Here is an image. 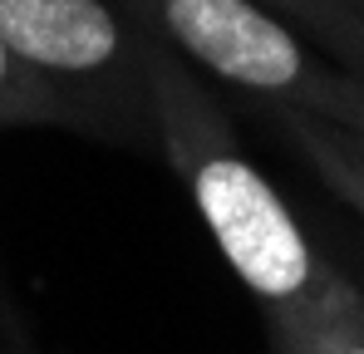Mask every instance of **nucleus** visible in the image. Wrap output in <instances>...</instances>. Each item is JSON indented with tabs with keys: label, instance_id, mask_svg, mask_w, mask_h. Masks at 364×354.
Segmentation results:
<instances>
[{
	"label": "nucleus",
	"instance_id": "obj_2",
	"mask_svg": "<svg viewBox=\"0 0 364 354\" xmlns=\"http://www.w3.org/2000/svg\"><path fill=\"white\" fill-rule=\"evenodd\" d=\"M0 35L55 104L60 128L163 158L148 25L119 0H0Z\"/></svg>",
	"mask_w": 364,
	"mask_h": 354
},
{
	"label": "nucleus",
	"instance_id": "obj_8",
	"mask_svg": "<svg viewBox=\"0 0 364 354\" xmlns=\"http://www.w3.org/2000/svg\"><path fill=\"white\" fill-rule=\"evenodd\" d=\"M266 10H276L286 25H296L305 40H315L320 30H330L340 15H350V10H360L355 0H261Z\"/></svg>",
	"mask_w": 364,
	"mask_h": 354
},
{
	"label": "nucleus",
	"instance_id": "obj_4",
	"mask_svg": "<svg viewBox=\"0 0 364 354\" xmlns=\"http://www.w3.org/2000/svg\"><path fill=\"white\" fill-rule=\"evenodd\" d=\"M266 114L276 118V128L286 133V143H296L305 163L325 177L330 192H340L355 212H364V138L330 123V118H315L305 109H286V104H266Z\"/></svg>",
	"mask_w": 364,
	"mask_h": 354
},
{
	"label": "nucleus",
	"instance_id": "obj_13",
	"mask_svg": "<svg viewBox=\"0 0 364 354\" xmlns=\"http://www.w3.org/2000/svg\"><path fill=\"white\" fill-rule=\"evenodd\" d=\"M360 291H364V286H360Z\"/></svg>",
	"mask_w": 364,
	"mask_h": 354
},
{
	"label": "nucleus",
	"instance_id": "obj_7",
	"mask_svg": "<svg viewBox=\"0 0 364 354\" xmlns=\"http://www.w3.org/2000/svg\"><path fill=\"white\" fill-rule=\"evenodd\" d=\"M315 45L335 59L350 79H360V89H364V10L340 15L330 30H320V35H315Z\"/></svg>",
	"mask_w": 364,
	"mask_h": 354
},
{
	"label": "nucleus",
	"instance_id": "obj_9",
	"mask_svg": "<svg viewBox=\"0 0 364 354\" xmlns=\"http://www.w3.org/2000/svg\"><path fill=\"white\" fill-rule=\"evenodd\" d=\"M123 10H128V15H133V20H138V10H143V0H119Z\"/></svg>",
	"mask_w": 364,
	"mask_h": 354
},
{
	"label": "nucleus",
	"instance_id": "obj_3",
	"mask_svg": "<svg viewBox=\"0 0 364 354\" xmlns=\"http://www.w3.org/2000/svg\"><path fill=\"white\" fill-rule=\"evenodd\" d=\"M138 25H153L182 59L202 64L256 104L305 109L364 138L360 79L310 50L301 30L261 0H143Z\"/></svg>",
	"mask_w": 364,
	"mask_h": 354
},
{
	"label": "nucleus",
	"instance_id": "obj_1",
	"mask_svg": "<svg viewBox=\"0 0 364 354\" xmlns=\"http://www.w3.org/2000/svg\"><path fill=\"white\" fill-rule=\"evenodd\" d=\"M148 74L163 128V163L182 177L217 251L261 305L271 345L305 330L345 281V271L310 246L301 217L286 207L271 177L242 153V138L232 133L217 94L153 25H148Z\"/></svg>",
	"mask_w": 364,
	"mask_h": 354
},
{
	"label": "nucleus",
	"instance_id": "obj_6",
	"mask_svg": "<svg viewBox=\"0 0 364 354\" xmlns=\"http://www.w3.org/2000/svg\"><path fill=\"white\" fill-rule=\"evenodd\" d=\"M35 123H55V104L45 99V89L30 79V69L10 50V40L0 35V128H35Z\"/></svg>",
	"mask_w": 364,
	"mask_h": 354
},
{
	"label": "nucleus",
	"instance_id": "obj_10",
	"mask_svg": "<svg viewBox=\"0 0 364 354\" xmlns=\"http://www.w3.org/2000/svg\"><path fill=\"white\" fill-rule=\"evenodd\" d=\"M5 315H10V305H5V295H0V325H5ZM0 354H5V340H0Z\"/></svg>",
	"mask_w": 364,
	"mask_h": 354
},
{
	"label": "nucleus",
	"instance_id": "obj_12",
	"mask_svg": "<svg viewBox=\"0 0 364 354\" xmlns=\"http://www.w3.org/2000/svg\"><path fill=\"white\" fill-rule=\"evenodd\" d=\"M360 222H364V212H360Z\"/></svg>",
	"mask_w": 364,
	"mask_h": 354
},
{
	"label": "nucleus",
	"instance_id": "obj_11",
	"mask_svg": "<svg viewBox=\"0 0 364 354\" xmlns=\"http://www.w3.org/2000/svg\"><path fill=\"white\" fill-rule=\"evenodd\" d=\"M355 5H360V10H364V0H355Z\"/></svg>",
	"mask_w": 364,
	"mask_h": 354
},
{
	"label": "nucleus",
	"instance_id": "obj_5",
	"mask_svg": "<svg viewBox=\"0 0 364 354\" xmlns=\"http://www.w3.org/2000/svg\"><path fill=\"white\" fill-rule=\"evenodd\" d=\"M271 354H364V291L355 276H345L335 295L315 310V320L276 340Z\"/></svg>",
	"mask_w": 364,
	"mask_h": 354
}]
</instances>
